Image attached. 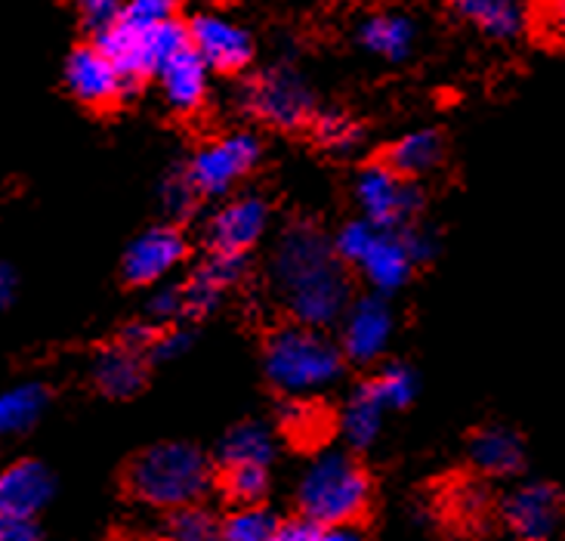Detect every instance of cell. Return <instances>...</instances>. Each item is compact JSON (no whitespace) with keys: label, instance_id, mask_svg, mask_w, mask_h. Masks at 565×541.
<instances>
[{"label":"cell","instance_id":"9","mask_svg":"<svg viewBox=\"0 0 565 541\" xmlns=\"http://www.w3.org/2000/svg\"><path fill=\"white\" fill-rule=\"evenodd\" d=\"M65 87L87 108H118L137 93V81L124 75L96 44L77 46L65 62Z\"/></svg>","mask_w":565,"mask_h":541},{"label":"cell","instance_id":"32","mask_svg":"<svg viewBox=\"0 0 565 541\" xmlns=\"http://www.w3.org/2000/svg\"><path fill=\"white\" fill-rule=\"evenodd\" d=\"M199 189L192 185L185 168L173 170L164 180V185H161V204H164L170 220H189V216L195 214V208H199Z\"/></svg>","mask_w":565,"mask_h":541},{"label":"cell","instance_id":"10","mask_svg":"<svg viewBox=\"0 0 565 541\" xmlns=\"http://www.w3.org/2000/svg\"><path fill=\"white\" fill-rule=\"evenodd\" d=\"M340 322V350L347 362L355 365H367L377 362L386 343L393 338L396 328V316L386 304V294H365L359 300H350Z\"/></svg>","mask_w":565,"mask_h":541},{"label":"cell","instance_id":"38","mask_svg":"<svg viewBox=\"0 0 565 541\" xmlns=\"http://www.w3.org/2000/svg\"><path fill=\"white\" fill-rule=\"evenodd\" d=\"M278 541H324V526H319L309 517H294V520H285L278 523Z\"/></svg>","mask_w":565,"mask_h":541},{"label":"cell","instance_id":"29","mask_svg":"<svg viewBox=\"0 0 565 541\" xmlns=\"http://www.w3.org/2000/svg\"><path fill=\"white\" fill-rule=\"evenodd\" d=\"M164 535L180 541H211L220 539V523L211 510L201 501L195 505H180V508L164 510Z\"/></svg>","mask_w":565,"mask_h":541},{"label":"cell","instance_id":"1","mask_svg":"<svg viewBox=\"0 0 565 541\" xmlns=\"http://www.w3.org/2000/svg\"><path fill=\"white\" fill-rule=\"evenodd\" d=\"M269 273L294 322L328 328L350 304L347 263L334 254V242L312 223H297L278 238Z\"/></svg>","mask_w":565,"mask_h":541},{"label":"cell","instance_id":"31","mask_svg":"<svg viewBox=\"0 0 565 541\" xmlns=\"http://www.w3.org/2000/svg\"><path fill=\"white\" fill-rule=\"evenodd\" d=\"M309 127H312V137L319 139V146H324V149H331L337 155L352 152L365 139V130L352 121L350 115H343V112H321V115H312Z\"/></svg>","mask_w":565,"mask_h":541},{"label":"cell","instance_id":"21","mask_svg":"<svg viewBox=\"0 0 565 541\" xmlns=\"http://www.w3.org/2000/svg\"><path fill=\"white\" fill-rule=\"evenodd\" d=\"M383 415H386V405L381 396L374 393L371 381L359 384L350 393V400L343 402V412H340V436L347 439V446L352 452H365L377 443V436L383 431Z\"/></svg>","mask_w":565,"mask_h":541},{"label":"cell","instance_id":"35","mask_svg":"<svg viewBox=\"0 0 565 541\" xmlns=\"http://www.w3.org/2000/svg\"><path fill=\"white\" fill-rule=\"evenodd\" d=\"M189 347H192V335H189L185 328H180V325H164L161 335H158L152 347H149L146 359H149V362H173V359H180L183 353H189Z\"/></svg>","mask_w":565,"mask_h":541},{"label":"cell","instance_id":"24","mask_svg":"<svg viewBox=\"0 0 565 541\" xmlns=\"http://www.w3.org/2000/svg\"><path fill=\"white\" fill-rule=\"evenodd\" d=\"M359 41L367 53H374L381 60L402 62L414 46V22L402 13L367 15L359 29Z\"/></svg>","mask_w":565,"mask_h":541},{"label":"cell","instance_id":"8","mask_svg":"<svg viewBox=\"0 0 565 541\" xmlns=\"http://www.w3.org/2000/svg\"><path fill=\"white\" fill-rule=\"evenodd\" d=\"M260 155V139L238 130L199 149V155L185 165V173L199 189V195H226L232 185L257 168Z\"/></svg>","mask_w":565,"mask_h":541},{"label":"cell","instance_id":"4","mask_svg":"<svg viewBox=\"0 0 565 541\" xmlns=\"http://www.w3.org/2000/svg\"><path fill=\"white\" fill-rule=\"evenodd\" d=\"M371 505V477L350 452H321L297 482V510L324 529L359 523Z\"/></svg>","mask_w":565,"mask_h":541},{"label":"cell","instance_id":"14","mask_svg":"<svg viewBox=\"0 0 565 541\" xmlns=\"http://www.w3.org/2000/svg\"><path fill=\"white\" fill-rule=\"evenodd\" d=\"M269 226V204L257 195L230 201L207 220L204 245L220 254H247Z\"/></svg>","mask_w":565,"mask_h":541},{"label":"cell","instance_id":"40","mask_svg":"<svg viewBox=\"0 0 565 541\" xmlns=\"http://www.w3.org/2000/svg\"><path fill=\"white\" fill-rule=\"evenodd\" d=\"M34 539H41L38 520L0 513V541H34Z\"/></svg>","mask_w":565,"mask_h":541},{"label":"cell","instance_id":"36","mask_svg":"<svg viewBox=\"0 0 565 541\" xmlns=\"http://www.w3.org/2000/svg\"><path fill=\"white\" fill-rule=\"evenodd\" d=\"M149 316L158 325H173L185 319L183 316V288L180 285H164L152 294L149 300Z\"/></svg>","mask_w":565,"mask_h":541},{"label":"cell","instance_id":"20","mask_svg":"<svg viewBox=\"0 0 565 541\" xmlns=\"http://www.w3.org/2000/svg\"><path fill=\"white\" fill-rule=\"evenodd\" d=\"M470 462L482 477H516L525 467V446L510 427H482L470 436Z\"/></svg>","mask_w":565,"mask_h":541},{"label":"cell","instance_id":"6","mask_svg":"<svg viewBox=\"0 0 565 541\" xmlns=\"http://www.w3.org/2000/svg\"><path fill=\"white\" fill-rule=\"evenodd\" d=\"M242 106L247 115L276 130H297L312 121L316 93L306 87V81L294 68L278 65L247 81L242 91Z\"/></svg>","mask_w":565,"mask_h":541},{"label":"cell","instance_id":"41","mask_svg":"<svg viewBox=\"0 0 565 541\" xmlns=\"http://www.w3.org/2000/svg\"><path fill=\"white\" fill-rule=\"evenodd\" d=\"M164 325L158 322H130L121 331V343H127L130 350H139V353H149V347L154 343V338L161 335Z\"/></svg>","mask_w":565,"mask_h":541},{"label":"cell","instance_id":"5","mask_svg":"<svg viewBox=\"0 0 565 541\" xmlns=\"http://www.w3.org/2000/svg\"><path fill=\"white\" fill-rule=\"evenodd\" d=\"M108 60L121 68L130 81L142 84L146 77L158 75V68L189 44V31L177 19H164L158 25H127L121 19H111L103 29H96V41Z\"/></svg>","mask_w":565,"mask_h":541},{"label":"cell","instance_id":"16","mask_svg":"<svg viewBox=\"0 0 565 541\" xmlns=\"http://www.w3.org/2000/svg\"><path fill=\"white\" fill-rule=\"evenodd\" d=\"M414 257L408 245H405V235L402 230H377L371 245L362 254V261L355 263V269L365 276L371 285V291L377 294H393L398 291L414 273Z\"/></svg>","mask_w":565,"mask_h":541},{"label":"cell","instance_id":"11","mask_svg":"<svg viewBox=\"0 0 565 541\" xmlns=\"http://www.w3.org/2000/svg\"><path fill=\"white\" fill-rule=\"evenodd\" d=\"M189 257L185 235L177 223H161L137 235L121 257V276L127 285H158Z\"/></svg>","mask_w":565,"mask_h":541},{"label":"cell","instance_id":"18","mask_svg":"<svg viewBox=\"0 0 565 541\" xmlns=\"http://www.w3.org/2000/svg\"><path fill=\"white\" fill-rule=\"evenodd\" d=\"M149 378V359L139 350H130L127 343H111L99 350L93 362V384L108 400H130L146 386Z\"/></svg>","mask_w":565,"mask_h":541},{"label":"cell","instance_id":"42","mask_svg":"<svg viewBox=\"0 0 565 541\" xmlns=\"http://www.w3.org/2000/svg\"><path fill=\"white\" fill-rule=\"evenodd\" d=\"M13 294H15V273L7 266V263H0V312L13 304Z\"/></svg>","mask_w":565,"mask_h":541},{"label":"cell","instance_id":"17","mask_svg":"<svg viewBox=\"0 0 565 541\" xmlns=\"http://www.w3.org/2000/svg\"><path fill=\"white\" fill-rule=\"evenodd\" d=\"M53 492L56 479L41 462H15L0 470V513L38 520V513L53 501Z\"/></svg>","mask_w":565,"mask_h":541},{"label":"cell","instance_id":"26","mask_svg":"<svg viewBox=\"0 0 565 541\" xmlns=\"http://www.w3.org/2000/svg\"><path fill=\"white\" fill-rule=\"evenodd\" d=\"M50 405V390L44 384H15L0 390V436L31 431Z\"/></svg>","mask_w":565,"mask_h":541},{"label":"cell","instance_id":"2","mask_svg":"<svg viewBox=\"0 0 565 541\" xmlns=\"http://www.w3.org/2000/svg\"><path fill=\"white\" fill-rule=\"evenodd\" d=\"M343 350L321 328L294 322L273 331L263 350L269 384L288 396H319L343 374Z\"/></svg>","mask_w":565,"mask_h":541},{"label":"cell","instance_id":"22","mask_svg":"<svg viewBox=\"0 0 565 541\" xmlns=\"http://www.w3.org/2000/svg\"><path fill=\"white\" fill-rule=\"evenodd\" d=\"M445 158V139L439 130H414V134H405L402 139H396L386 152H383V161L390 168L408 177V180H417L429 170H436L443 165Z\"/></svg>","mask_w":565,"mask_h":541},{"label":"cell","instance_id":"3","mask_svg":"<svg viewBox=\"0 0 565 541\" xmlns=\"http://www.w3.org/2000/svg\"><path fill=\"white\" fill-rule=\"evenodd\" d=\"M211 486H214V467L199 446L189 443L149 446L127 467L130 495L154 510L204 501Z\"/></svg>","mask_w":565,"mask_h":541},{"label":"cell","instance_id":"13","mask_svg":"<svg viewBox=\"0 0 565 541\" xmlns=\"http://www.w3.org/2000/svg\"><path fill=\"white\" fill-rule=\"evenodd\" d=\"M189 44L214 72H242L254 60V41L238 22L220 13H199L189 25Z\"/></svg>","mask_w":565,"mask_h":541},{"label":"cell","instance_id":"19","mask_svg":"<svg viewBox=\"0 0 565 541\" xmlns=\"http://www.w3.org/2000/svg\"><path fill=\"white\" fill-rule=\"evenodd\" d=\"M207 65L201 60L199 53L192 50V44H185L183 50H177L161 68H158V81H161V91L168 96L170 108L192 115L204 106L207 99Z\"/></svg>","mask_w":565,"mask_h":541},{"label":"cell","instance_id":"34","mask_svg":"<svg viewBox=\"0 0 565 541\" xmlns=\"http://www.w3.org/2000/svg\"><path fill=\"white\" fill-rule=\"evenodd\" d=\"M173 10H177V0H124L115 19L146 29V25H158L164 19H173Z\"/></svg>","mask_w":565,"mask_h":541},{"label":"cell","instance_id":"33","mask_svg":"<svg viewBox=\"0 0 565 541\" xmlns=\"http://www.w3.org/2000/svg\"><path fill=\"white\" fill-rule=\"evenodd\" d=\"M377 230H381V226L367 223L365 216L350 220V223H347V226L331 238V242H334V254L340 257V261L347 263V266L355 269V263L362 261V254L367 251V245H371V238H374V232Z\"/></svg>","mask_w":565,"mask_h":541},{"label":"cell","instance_id":"12","mask_svg":"<svg viewBox=\"0 0 565 541\" xmlns=\"http://www.w3.org/2000/svg\"><path fill=\"white\" fill-rule=\"evenodd\" d=\"M501 517L516 539H556L565 529V495L551 482H525L507 495Z\"/></svg>","mask_w":565,"mask_h":541},{"label":"cell","instance_id":"25","mask_svg":"<svg viewBox=\"0 0 565 541\" xmlns=\"http://www.w3.org/2000/svg\"><path fill=\"white\" fill-rule=\"evenodd\" d=\"M458 13L494 41H510L525 29L520 0H458Z\"/></svg>","mask_w":565,"mask_h":541},{"label":"cell","instance_id":"27","mask_svg":"<svg viewBox=\"0 0 565 541\" xmlns=\"http://www.w3.org/2000/svg\"><path fill=\"white\" fill-rule=\"evenodd\" d=\"M223 495L235 505H260L269 495V467L266 464H232L220 467Z\"/></svg>","mask_w":565,"mask_h":541},{"label":"cell","instance_id":"15","mask_svg":"<svg viewBox=\"0 0 565 541\" xmlns=\"http://www.w3.org/2000/svg\"><path fill=\"white\" fill-rule=\"evenodd\" d=\"M247 254H220L211 251L207 261L195 266V273L185 278L183 285V316L185 319H204L211 316L223 294L230 291L235 282L245 278Z\"/></svg>","mask_w":565,"mask_h":541},{"label":"cell","instance_id":"37","mask_svg":"<svg viewBox=\"0 0 565 541\" xmlns=\"http://www.w3.org/2000/svg\"><path fill=\"white\" fill-rule=\"evenodd\" d=\"M537 29L544 31L553 44L565 46V0H541V7H537Z\"/></svg>","mask_w":565,"mask_h":541},{"label":"cell","instance_id":"28","mask_svg":"<svg viewBox=\"0 0 565 541\" xmlns=\"http://www.w3.org/2000/svg\"><path fill=\"white\" fill-rule=\"evenodd\" d=\"M276 513L260 505H238L226 523H220V535L230 541H273L278 535Z\"/></svg>","mask_w":565,"mask_h":541},{"label":"cell","instance_id":"30","mask_svg":"<svg viewBox=\"0 0 565 541\" xmlns=\"http://www.w3.org/2000/svg\"><path fill=\"white\" fill-rule=\"evenodd\" d=\"M371 386H374V393L386 405V412H402V409H408L417 400V374L408 365H402V362L383 365L371 378Z\"/></svg>","mask_w":565,"mask_h":541},{"label":"cell","instance_id":"39","mask_svg":"<svg viewBox=\"0 0 565 541\" xmlns=\"http://www.w3.org/2000/svg\"><path fill=\"white\" fill-rule=\"evenodd\" d=\"M75 3L90 29H103L106 22H111L118 15L124 0H75Z\"/></svg>","mask_w":565,"mask_h":541},{"label":"cell","instance_id":"7","mask_svg":"<svg viewBox=\"0 0 565 541\" xmlns=\"http://www.w3.org/2000/svg\"><path fill=\"white\" fill-rule=\"evenodd\" d=\"M355 201H359L367 223H374L381 230H402L405 223H412L414 216L420 214L424 192L414 180L396 173L386 161H377L359 173Z\"/></svg>","mask_w":565,"mask_h":541},{"label":"cell","instance_id":"23","mask_svg":"<svg viewBox=\"0 0 565 541\" xmlns=\"http://www.w3.org/2000/svg\"><path fill=\"white\" fill-rule=\"evenodd\" d=\"M276 458V433L260 421H245L238 427L223 433L216 446V467H232V464H273Z\"/></svg>","mask_w":565,"mask_h":541}]
</instances>
